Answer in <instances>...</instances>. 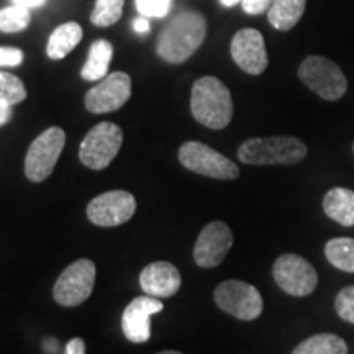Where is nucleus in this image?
<instances>
[{
    "label": "nucleus",
    "instance_id": "f257e3e1",
    "mask_svg": "<svg viewBox=\"0 0 354 354\" xmlns=\"http://www.w3.org/2000/svg\"><path fill=\"white\" fill-rule=\"evenodd\" d=\"M207 37V21L198 12L176 15L158 38L156 51L161 59L180 64L196 53Z\"/></svg>",
    "mask_w": 354,
    "mask_h": 354
},
{
    "label": "nucleus",
    "instance_id": "f03ea898",
    "mask_svg": "<svg viewBox=\"0 0 354 354\" xmlns=\"http://www.w3.org/2000/svg\"><path fill=\"white\" fill-rule=\"evenodd\" d=\"M190 112L201 125L223 130L233 118L232 92L216 77L197 79L190 92Z\"/></svg>",
    "mask_w": 354,
    "mask_h": 354
},
{
    "label": "nucleus",
    "instance_id": "7ed1b4c3",
    "mask_svg": "<svg viewBox=\"0 0 354 354\" xmlns=\"http://www.w3.org/2000/svg\"><path fill=\"white\" fill-rule=\"evenodd\" d=\"M307 153V145L295 136H269L246 140L238 148V159L251 166H290L304 161Z\"/></svg>",
    "mask_w": 354,
    "mask_h": 354
},
{
    "label": "nucleus",
    "instance_id": "20e7f679",
    "mask_svg": "<svg viewBox=\"0 0 354 354\" xmlns=\"http://www.w3.org/2000/svg\"><path fill=\"white\" fill-rule=\"evenodd\" d=\"M299 77L322 99L339 100L348 91V79L338 64L325 56H307L299 66Z\"/></svg>",
    "mask_w": 354,
    "mask_h": 354
},
{
    "label": "nucleus",
    "instance_id": "39448f33",
    "mask_svg": "<svg viewBox=\"0 0 354 354\" xmlns=\"http://www.w3.org/2000/svg\"><path fill=\"white\" fill-rule=\"evenodd\" d=\"M122 145V128L112 122H102L84 136L79 146V159L88 169H105L117 158Z\"/></svg>",
    "mask_w": 354,
    "mask_h": 354
},
{
    "label": "nucleus",
    "instance_id": "423d86ee",
    "mask_svg": "<svg viewBox=\"0 0 354 354\" xmlns=\"http://www.w3.org/2000/svg\"><path fill=\"white\" fill-rule=\"evenodd\" d=\"M179 161L185 169L212 179L233 180L240 177V167L232 159L201 141H187L180 146Z\"/></svg>",
    "mask_w": 354,
    "mask_h": 354
},
{
    "label": "nucleus",
    "instance_id": "0eeeda50",
    "mask_svg": "<svg viewBox=\"0 0 354 354\" xmlns=\"http://www.w3.org/2000/svg\"><path fill=\"white\" fill-rule=\"evenodd\" d=\"M66 145V133L63 128L51 127L44 130L30 145L25 156V176L32 183H43L51 176L57 159Z\"/></svg>",
    "mask_w": 354,
    "mask_h": 354
},
{
    "label": "nucleus",
    "instance_id": "6e6552de",
    "mask_svg": "<svg viewBox=\"0 0 354 354\" xmlns=\"http://www.w3.org/2000/svg\"><path fill=\"white\" fill-rule=\"evenodd\" d=\"M214 299L220 310L245 322L256 320L264 308L261 292L254 286L238 279H230L216 286Z\"/></svg>",
    "mask_w": 354,
    "mask_h": 354
},
{
    "label": "nucleus",
    "instance_id": "1a4fd4ad",
    "mask_svg": "<svg viewBox=\"0 0 354 354\" xmlns=\"http://www.w3.org/2000/svg\"><path fill=\"white\" fill-rule=\"evenodd\" d=\"M95 264L91 259H77L61 272L53 297L61 307H77L91 297L95 284Z\"/></svg>",
    "mask_w": 354,
    "mask_h": 354
},
{
    "label": "nucleus",
    "instance_id": "9d476101",
    "mask_svg": "<svg viewBox=\"0 0 354 354\" xmlns=\"http://www.w3.org/2000/svg\"><path fill=\"white\" fill-rule=\"evenodd\" d=\"M272 276L276 284L294 297H307L318 286L315 268L299 254L279 256L274 263Z\"/></svg>",
    "mask_w": 354,
    "mask_h": 354
},
{
    "label": "nucleus",
    "instance_id": "9b49d317",
    "mask_svg": "<svg viewBox=\"0 0 354 354\" xmlns=\"http://www.w3.org/2000/svg\"><path fill=\"white\" fill-rule=\"evenodd\" d=\"M136 201L127 190H110L92 198L87 205V218L97 227H118L135 215Z\"/></svg>",
    "mask_w": 354,
    "mask_h": 354
},
{
    "label": "nucleus",
    "instance_id": "f8f14e48",
    "mask_svg": "<svg viewBox=\"0 0 354 354\" xmlns=\"http://www.w3.org/2000/svg\"><path fill=\"white\" fill-rule=\"evenodd\" d=\"M130 95V76L127 73H112L87 92L84 104L91 113H110L122 109Z\"/></svg>",
    "mask_w": 354,
    "mask_h": 354
},
{
    "label": "nucleus",
    "instance_id": "ddd939ff",
    "mask_svg": "<svg viewBox=\"0 0 354 354\" xmlns=\"http://www.w3.org/2000/svg\"><path fill=\"white\" fill-rule=\"evenodd\" d=\"M232 246V228L225 221H212L198 234L194 246V259L201 268H215L223 263Z\"/></svg>",
    "mask_w": 354,
    "mask_h": 354
},
{
    "label": "nucleus",
    "instance_id": "4468645a",
    "mask_svg": "<svg viewBox=\"0 0 354 354\" xmlns=\"http://www.w3.org/2000/svg\"><path fill=\"white\" fill-rule=\"evenodd\" d=\"M230 51L238 68L251 76L263 74L269 64L264 37L254 28L240 30L234 35Z\"/></svg>",
    "mask_w": 354,
    "mask_h": 354
},
{
    "label": "nucleus",
    "instance_id": "2eb2a0df",
    "mask_svg": "<svg viewBox=\"0 0 354 354\" xmlns=\"http://www.w3.org/2000/svg\"><path fill=\"white\" fill-rule=\"evenodd\" d=\"M165 305L156 297L151 295H141L131 300L127 305L122 317L123 335L131 343H146L151 336V320L153 315L162 312Z\"/></svg>",
    "mask_w": 354,
    "mask_h": 354
},
{
    "label": "nucleus",
    "instance_id": "dca6fc26",
    "mask_svg": "<svg viewBox=\"0 0 354 354\" xmlns=\"http://www.w3.org/2000/svg\"><path fill=\"white\" fill-rule=\"evenodd\" d=\"M183 279L174 264L156 261L148 264L140 274V286L146 295L156 299L172 297L179 290Z\"/></svg>",
    "mask_w": 354,
    "mask_h": 354
},
{
    "label": "nucleus",
    "instance_id": "f3484780",
    "mask_svg": "<svg viewBox=\"0 0 354 354\" xmlns=\"http://www.w3.org/2000/svg\"><path fill=\"white\" fill-rule=\"evenodd\" d=\"M323 210L326 216L343 227H354V190L333 187L323 198Z\"/></svg>",
    "mask_w": 354,
    "mask_h": 354
},
{
    "label": "nucleus",
    "instance_id": "a211bd4d",
    "mask_svg": "<svg viewBox=\"0 0 354 354\" xmlns=\"http://www.w3.org/2000/svg\"><path fill=\"white\" fill-rule=\"evenodd\" d=\"M113 57V46L107 39H95L91 44L86 64L81 69V77L86 81H102L109 76V66Z\"/></svg>",
    "mask_w": 354,
    "mask_h": 354
},
{
    "label": "nucleus",
    "instance_id": "6ab92c4d",
    "mask_svg": "<svg viewBox=\"0 0 354 354\" xmlns=\"http://www.w3.org/2000/svg\"><path fill=\"white\" fill-rule=\"evenodd\" d=\"M82 39V28L76 21H68V24L59 25L51 33L50 39L46 44L48 57L51 59H63L69 55L74 48L81 43Z\"/></svg>",
    "mask_w": 354,
    "mask_h": 354
},
{
    "label": "nucleus",
    "instance_id": "aec40b11",
    "mask_svg": "<svg viewBox=\"0 0 354 354\" xmlns=\"http://www.w3.org/2000/svg\"><path fill=\"white\" fill-rule=\"evenodd\" d=\"M307 0H274L268 10V20L276 30L289 32L304 17Z\"/></svg>",
    "mask_w": 354,
    "mask_h": 354
},
{
    "label": "nucleus",
    "instance_id": "412c9836",
    "mask_svg": "<svg viewBox=\"0 0 354 354\" xmlns=\"http://www.w3.org/2000/svg\"><path fill=\"white\" fill-rule=\"evenodd\" d=\"M292 354H348V344L333 333H318L304 339Z\"/></svg>",
    "mask_w": 354,
    "mask_h": 354
},
{
    "label": "nucleus",
    "instance_id": "4be33fe9",
    "mask_svg": "<svg viewBox=\"0 0 354 354\" xmlns=\"http://www.w3.org/2000/svg\"><path fill=\"white\" fill-rule=\"evenodd\" d=\"M325 256L331 266L354 274V238H333L325 245Z\"/></svg>",
    "mask_w": 354,
    "mask_h": 354
},
{
    "label": "nucleus",
    "instance_id": "5701e85b",
    "mask_svg": "<svg viewBox=\"0 0 354 354\" xmlns=\"http://www.w3.org/2000/svg\"><path fill=\"white\" fill-rule=\"evenodd\" d=\"M32 20L30 8L13 6L6 7L0 10V32L6 33H19L24 32Z\"/></svg>",
    "mask_w": 354,
    "mask_h": 354
},
{
    "label": "nucleus",
    "instance_id": "b1692460",
    "mask_svg": "<svg viewBox=\"0 0 354 354\" xmlns=\"http://www.w3.org/2000/svg\"><path fill=\"white\" fill-rule=\"evenodd\" d=\"M125 0H97L91 21L95 26H110L122 19Z\"/></svg>",
    "mask_w": 354,
    "mask_h": 354
},
{
    "label": "nucleus",
    "instance_id": "393cba45",
    "mask_svg": "<svg viewBox=\"0 0 354 354\" xmlns=\"http://www.w3.org/2000/svg\"><path fill=\"white\" fill-rule=\"evenodd\" d=\"M26 99V88L21 79L10 73L0 71V102L6 105H17Z\"/></svg>",
    "mask_w": 354,
    "mask_h": 354
},
{
    "label": "nucleus",
    "instance_id": "a878e982",
    "mask_svg": "<svg viewBox=\"0 0 354 354\" xmlns=\"http://www.w3.org/2000/svg\"><path fill=\"white\" fill-rule=\"evenodd\" d=\"M335 308L339 318L354 325V286H348L338 292L335 299Z\"/></svg>",
    "mask_w": 354,
    "mask_h": 354
},
{
    "label": "nucleus",
    "instance_id": "bb28decb",
    "mask_svg": "<svg viewBox=\"0 0 354 354\" xmlns=\"http://www.w3.org/2000/svg\"><path fill=\"white\" fill-rule=\"evenodd\" d=\"M136 8L143 17L162 19L171 10L172 0H135Z\"/></svg>",
    "mask_w": 354,
    "mask_h": 354
},
{
    "label": "nucleus",
    "instance_id": "cd10ccee",
    "mask_svg": "<svg viewBox=\"0 0 354 354\" xmlns=\"http://www.w3.org/2000/svg\"><path fill=\"white\" fill-rule=\"evenodd\" d=\"M21 63H24V51L19 48L0 46V68H3V66L15 68Z\"/></svg>",
    "mask_w": 354,
    "mask_h": 354
},
{
    "label": "nucleus",
    "instance_id": "c85d7f7f",
    "mask_svg": "<svg viewBox=\"0 0 354 354\" xmlns=\"http://www.w3.org/2000/svg\"><path fill=\"white\" fill-rule=\"evenodd\" d=\"M274 0H241L243 10L250 15H261L271 8Z\"/></svg>",
    "mask_w": 354,
    "mask_h": 354
},
{
    "label": "nucleus",
    "instance_id": "c756f323",
    "mask_svg": "<svg viewBox=\"0 0 354 354\" xmlns=\"http://www.w3.org/2000/svg\"><path fill=\"white\" fill-rule=\"evenodd\" d=\"M66 354H86V343L82 338H73L66 344Z\"/></svg>",
    "mask_w": 354,
    "mask_h": 354
},
{
    "label": "nucleus",
    "instance_id": "7c9ffc66",
    "mask_svg": "<svg viewBox=\"0 0 354 354\" xmlns=\"http://www.w3.org/2000/svg\"><path fill=\"white\" fill-rule=\"evenodd\" d=\"M133 28H135L136 33H148L149 32V21L148 17H138L135 21H133Z\"/></svg>",
    "mask_w": 354,
    "mask_h": 354
},
{
    "label": "nucleus",
    "instance_id": "2f4dec72",
    "mask_svg": "<svg viewBox=\"0 0 354 354\" xmlns=\"http://www.w3.org/2000/svg\"><path fill=\"white\" fill-rule=\"evenodd\" d=\"M15 6H20V7H25V8H37V7H41L46 3V0H12Z\"/></svg>",
    "mask_w": 354,
    "mask_h": 354
},
{
    "label": "nucleus",
    "instance_id": "473e14b6",
    "mask_svg": "<svg viewBox=\"0 0 354 354\" xmlns=\"http://www.w3.org/2000/svg\"><path fill=\"white\" fill-rule=\"evenodd\" d=\"M12 118V107L0 102V127H3Z\"/></svg>",
    "mask_w": 354,
    "mask_h": 354
},
{
    "label": "nucleus",
    "instance_id": "72a5a7b5",
    "mask_svg": "<svg viewBox=\"0 0 354 354\" xmlns=\"http://www.w3.org/2000/svg\"><path fill=\"white\" fill-rule=\"evenodd\" d=\"M220 2H221V6H225V7H234L236 3H241V0H220Z\"/></svg>",
    "mask_w": 354,
    "mask_h": 354
},
{
    "label": "nucleus",
    "instance_id": "f704fd0d",
    "mask_svg": "<svg viewBox=\"0 0 354 354\" xmlns=\"http://www.w3.org/2000/svg\"><path fill=\"white\" fill-rule=\"evenodd\" d=\"M158 354H183V353H179V351H161Z\"/></svg>",
    "mask_w": 354,
    "mask_h": 354
},
{
    "label": "nucleus",
    "instance_id": "c9c22d12",
    "mask_svg": "<svg viewBox=\"0 0 354 354\" xmlns=\"http://www.w3.org/2000/svg\"><path fill=\"white\" fill-rule=\"evenodd\" d=\"M353 149H354V145H353Z\"/></svg>",
    "mask_w": 354,
    "mask_h": 354
}]
</instances>
